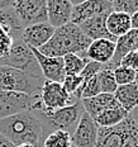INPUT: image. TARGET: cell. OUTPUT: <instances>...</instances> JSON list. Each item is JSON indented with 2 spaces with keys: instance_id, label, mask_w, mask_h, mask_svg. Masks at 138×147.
<instances>
[{
  "instance_id": "6da1fadb",
  "label": "cell",
  "mask_w": 138,
  "mask_h": 147,
  "mask_svg": "<svg viewBox=\"0 0 138 147\" xmlns=\"http://www.w3.org/2000/svg\"><path fill=\"white\" fill-rule=\"evenodd\" d=\"M0 133L14 146L29 143L34 147H43L46 138L41 119L33 110L0 119Z\"/></svg>"
},
{
  "instance_id": "7a4b0ae2",
  "label": "cell",
  "mask_w": 138,
  "mask_h": 147,
  "mask_svg": "<svg viewBox=\"0 0 138 147\" xmlns=\"http://www.w3.org/2000/svg\"><path fill=\"white\" fill-rule=\"evenodd\" d=\"M90 43L91 39L81 32L80 27L70 22L55 29L51 39L38 51L50 57H63L67 53L82 56Z\"/></svg>"
},
{
  "instance_id": "3957f363",
  "label": "cell",
  "mask_w": 138,
  "mask_h": 147,
  "mask_svg": "<svg viewBox=\"0 0 138 147\" xmlns=\"http://www.w3.org/2000/svg\"><path fill=\"white\" fill-rule=\"evenodd\" d=\"M95 147H138V125L128 115L114 127H99Z\"/></svg>"
},
{
  "instance_id": "277c9868",
  "label": "cell",
  "mask_w": 138,
  "mask_h": 147,
  "mask_svg": "<svg viewBox=\"0 0 138 147\" xmlns=\"http://www.w3.org/2000/svg\"><path fill=\"white\" fill-rule=\"evenodd\" d=\"M34 113L41 119L46 136L53 131H65V132L72 134L79 121L85 113V109L81 100H77L73 104L63 107V108L58 109L53 113H50V114H42L38 112Z\"/></svg>"
},
{
  "instance_id": "5b68a950",
  "label": "cell",
  "mask_w": 138,
  "mask_h": 147,
  "mask_svg": "<svg viewBox=\"0 0 138 147\" xmlns=\"http://www.w3.org/2000/svg\"><path fill=\"white\" fill-rule=\"evenodd\" d=\"M75 102H77V99L73 95H70L61 82L44 80L39 98L34 103L32 110L42 114H50L63 107L73 104Z\"/></svg>"
},
{
  "instance_id": "8992f818",
  "label": "cell",
  "mask_w": 138,
  "mask_h": 147,
  "mask_svg": "<svg viewBox=\"0 0 138 147\" xmlns=\"http://www.w3.org/2000/svg\"><path fill=\"white\" fill-rule=\"evenodd\" d=\"M43 82L44 79L34 78L20 70L0 65V90L39 95Z\"/></svg>"
},
{
  "instance_id": "52a82bcc",
  "label": "cell",
  "mask_w": 138,
  "mask_h": 147,
  "mask_svg": "<svg viewBox=\"0 0 138 147\" xmlns=\"http://www.w3.org/2000/svg\"><path fill=\"white\" fill-rule=\"evenodd\" d=\"M0 65L20 70V71L28 74L30 76H34V78L44 79L34 53L23 42L22 37L14 38L13 47L8 53V56H5L4 59H0Z\"/></svg>"
},
{
  "instance_id": "ba28073f",
  "label": "cell",
  "mask_w": 138,
  "mask_h": 147,
  "mask_svg": "<svg viewBox=\"0 0 138 147\" xmlns=\"http://www.w3.org/2000/svg\"><path fill=\"white\" fill-rule=\"evenodd\" d=\"M39 95L0 90V119L32 110Z\"/></svg>"
},
{
  "instance_id": "9c48e42d",
  "label": "cell",
  "mask_w": 138,
  "mask_h": 147,
  "mask_svg": "<svg viewBox=\"0 0 138 147\" xmlns=\"http://www.w3.org/2000/svg\"><path fill=\"white\" fill-rule=\"evenodd\" d=\"M13 8L23 27L48 22L46 0H14Z\"/></svg>"
},
{
  "instance_id": "30bf717a",
  "label": "cell",
  "mask_w": 138,
  "mask_h": 147,
  "mask_svg": "<svg viewBox=\"0 0 138 147\" xmlns=\"http://www.w3.org/2000/svg\"><path fill=\"white\" fill-rule=\"evenodd\" d=\"M112 11V3L105 0H86L79 5H73L70 22L79 26L98 15H109Z\"/></svg>"
},
{
  "instance_id": "8fae6325",
  "label": "cell",
  "mask_w": 138,
  "mask_h": 147,
  "mask_svg": "<svg viewBox=\"0 0 138 147\" xmlns=\"http://www.w3.org/2000/svg\"><path fill=\"white\" fill-rule=\"evenodd\" d=\"M98 132H99V125L85 112L71 134L72 145L75 147H95Z\"/></svg>"
},
{
  "instance_id": "7c38bea8",
  "label": "cell",
  "mask_w": 138,
  "mask_h": 147,
  "mask_svg": "<svg viewBox=\"0 0 138 147\" xmlns=\"http://www.w3.org/2000/svg\"><path fill=\"white\" fill-rule=\"evenodd\" d=\"M30 50L34 53L44 80L61 82L62 84L63 79L66 76L65 66H63V57H50L41 53L36 48H30Z\"/></svg>"
},
{
  "instance_id": "4fadbf2b",
  "label": "cell",
  "mask_w": 138,
  "mask_h": 147,
  "mask_svg": "<svg viewBox=\"0 0 138 147\" xmlns=\"http://www.w3.org/2000/svg\"><path fill=\"white\" fill-rule=\"evenodd\" d=\"M55 29L56 28L52 27L48 22L32 24V26L24 27L22 32V39L29 48L39 50L51 39V37L55 33Z\"/></svg>"
},
{
  "instance_id": "5bb4252c",
  "label": "cell",
  "mask_w": 138,
  "mask_h": 147,
  "mask_svg": "<svg viewBox=\"0 0 138 147\" xmlns=\"http://www.w3.org/2000/svg\"><path fill=\"white\" fill-rule=\"evenodd\" d=\"M115 52V42L112 39H95L91 41L90 46L88 47V50L85 51V53L82 55L84 57H86L88 60L94 61V62L102 63V65H108L112 61L113 56Z\"/></svg>"
},
{
  "instance_id": "9a60e30c",
  "label": "cell",
  "mask_w": 138,
  "mask_h": 147,
  "mask_svg": "<svg viewBox=\"0 0 138 147\" xmlns=\"http://www.w3.org/2000/svg\"><path fill=\"white\" fill-rule=\"evenodd\" d=\"M48 23L55 28L70 23L73 5L70 0H46Z\"/></svg>"
},
{
  "instance_id": "2e32d148",
  "label": "cell",
  "mask_w": 138,
  "mask_h": 147,
  "mask_svg": "<svg viewBox=\"0 0 138 147\" xmlns=\"http://www.w3.org/2000/svg\"><path fill=\"white\" fill-rule=\"evenodd\" d=\"M138 48V30L137 29H131L128 33H125L124 36L116 38L115 41V52L113 56L112 61L105 65L109 69L114 70L115 67L119 66L120 60L123 59L127 53H129L132 51H137Z\"/></svg>"
},
{
  "instance_id": "e0dca14e",
  "label": "cell",
  "mask_w": 138,
  "mask_h": 147,
  "mask_svg": "<svg viewBox=\"0 0 138 147\" xmlns=\"http://www.w3.org/2000/svg\"><path fill=\"white\" fill-rule=\"evenodd\" d=\"M106 17L108 15H98V17L82 22L81 24H79V27H80L81 32L86 37H89L91 41L106 38L115 42L116 38L110 34L108 28H106Z\"/></svg>"
},
{
  "instance_id": "ac0fdd59",
  "label": "cell",
  "mask_w": 138,
  "mask_h": 147,
  "mask_svg": "<svg viewBox=\"0 0 138 147\" xmlns=\"http://www.w3.org/2000/svg\"><path fill=\"white\" fill-rule=\"evenodd\" d=\"M81 103L84 105L85 112L93 119L96 118L104 110L113 108V107L119 104L116 102L114 94H106V93H100L96 96L88 98V99H81Z\"/></svg>"
},
{
  "instance_id": "d6986e66",
  "label": "cell",
  "mask_w": 138,
  "mask_h": 147,
  "mask_svg": "<svg viewBox=\"0 0 138 147\" xmlns=\"http://www.w3.org/2000/svg\"><path fill=\"white\" fill-rule=\"evenodd\" d=\"M114 96L119 105L125 112L131 113L134 108L138 107V86L136 82L127 85H119L115 90Z\"/></svg>"
},
{
  "instance_id": "ffe728a7",
  "label": "cell",
  "mask_w": 138,
  "mask_h": 147,
  "mask_svg": "<svg viewBox=\"0 0 138 147\" xmlns=\"http://www.w3.org/2000/svg\"><path fill=\"white\" fill-rule=\"evenodd\" d=\"M106 28L114 38L124 36L132 29L131 15L119 11H112L106 17Z\"/></svg>"
},
{
  "instance_id": "44dd1931",
  "label": "cell",
  "mask_w": 138,
  "mask_h": 147,
  "mask_svg": "<svg viewBox=\"0 0 138 147\" xmlns=\"http://www.w3.org/2000/svg\"><path fill=\"white\" fill-rule=\"evenodd\" d=\"M128 115H129V113L125 112V110L118 104V105L113 107V108L104 110V112L100 113L96 118H94V121L99 127L109 128V127H114V125L122 123Z\"/></svg>"
},
{
  "instance_id": "7402d4cb",
  "label": "cell",
  "mask_w": 138,
  "mask_h": 147,
  "mask_svg": "<svg viewBox=\"0 0 138 147\" xmlns=\"http://www.w3.org/2000/svg\"><path fill=\"white\" fill-rule=\"evenodd\" d=\"M0 24L7 27L11 32L14 38L22 37V32H23L24 27L13 7L4 9V10H0Z\"/></svg>"
},
{
  "instance_id": "603a6c76",
  "label": "cell",
  "mask_w": 138,
  "mask_h": 147,
  "mask_svg": "<svg viewBox=\"0 0 138 147\" xmlns=\"http://www.w3.org/2000/svg\"><path fill=\"white\" fill-rule=\"evenodd\" d=\"M88 59L77 53H67L63 56V66L66 75H80L88 63Z\"/></svg>"
},
{
  "instance_id": "cb8c5ba5",
  "label": "cell",
  "mask_w": 138,
  "mask_h": 147,
  "mask_svg": "<svg viewBox=\"0 0 138 147\" xmlns=\"http://www.w3.org/2000/svg\"><path fill=\"white\" fill-rule=\"evenodd\" d=\"M43 147H72L71 134L65 131H53L46 136Z\"/></svg>"
},
{
  "instance_id": "d4e9b609",
  "label": "cell",
  "mask_w": 138,
  "mask_h": 147,
  "mask_svg": "<svg viewBox=\"0 0 138 147\" xmlns=\"http://www.w3.org/2000/svg\"><path fill=\"white\" fill-rule=\"evenodd\" d=\"M98 79H99L102 93L114 94L115 90L118 89V84H116L114 78V71L112 69H109V67H106L105 65H104L102 71L98 74Z\"/></svg>"
},
{
  "instance_id": "484cf974",
  "label": "cell",
  "mask_w": 138,
  "mask_h": 147,
  "mask_svg": "<svg viewBox=\"0 0 138 147\" xmlns=\"http://www.w3.org/2000/svg\"><path fill=\"white\" fill-rule=\"evenodd\" d=\"M84 84L81 75H66L62 81V86L70 95H73L77 100L80 99V90Z\"/></svg>"
},
{
  "instance_id": "4316f807",
  "label": "cell",
  "mask_w": 138,
  "mask_h": 147,
  "mask_svg": "<svg viewBox=\"0 0 138 147\" xmlns=\"http://www.w3.org/2000/svg\"><path fill=\"white\" fill-rule=\"evenodd\" d=\"M113 71H114V78H115V81H116V84H118V86L119 85H127V84H132V82H136L138 72L129 69V67L119 65L118 67H115Z\"/></svg>"
},
{
  "instance_id": "83f0119b",
  "label": "cell",
  "mask_w": 138,
  "mask_h": 147,
  "mask_svg": "<svg viewBox=\"0 0 138 147\" xmlns=\"http://www.w3.org/2000/svg\"><path fill=\"white\" fill-rule=\"evenodd\" d=\"M14 43V37L7 27L0 24V59L8 56Z\"/></svg>"
},
{
  "instance_id": "f1b7e54d",
  "label": "cell",
  "mask_w": 138,
  "mask_h": 147,
  "mask_svg": "<svg viewBox=\"0 0 138 147\" xmlns=\"http://www.w3.org/2000/svg\"><path fill=\"white\" fill-rule=\"evenodd\" d=\"M112 9L113 11L132 15L138 11V0H114L112 3Z\"/></svg>"
},
{
  "instance_id": "f546056e",
  "label": "cell",
  "mask_w": 138,
  "mask_h": 147,
  "mask_svg": "<svg viewBox=\"0 0 138 147\" xmlns=\"http://www.w3.org/2000/svg\"><path fill=\"white\" fill-rule=\"evenodd\" d=\"M102 93V89H100L99 84V79L98 75L91 78L89 81H86L81 88V99H88V98H93L96 96Z\"/></svg>"
},
{
  "instance_id": "4dcf8cb0",
  "label": "cell",
  "mask_w": 138,
  "mask_h": 147,
  "mask_svg": "<svg viewBox=\"0 0 138 147\" xmlns=\"http://www.w3.org/2000/svg\"><path fill=\"white\" fill-rule=\"evenodd\" d=\"M103 67L104 65H102V63H98V62H94V61H90L89 60L88 61V63L85 65L84 67V70L81 71V78H82V80H84V84L86 81H89L91 78H94V76H96L98 74H99L100 71L103 70ZM82 84V85H84ZM82 88V86H81ZM80 99H81V90H80Z\"/></svg>"
},
{
  "instance_id": "1f68e13d",
  "label": "cell",
  "mask_w": 138,
  "mask_h": 147,
  "mask_svg": "<svg viewBox=\"0 0 138 147\" xmlns=\"http://www.w3.org/2000/svg\"><path fill=\"white\" fill-rule=\"evenodd\" d=\"M119 65L129 67V69L138 72V52L132 51V52H129V53H127L123 59L120 60V63H119Z\"/></svg>"
},
{
  "instance_id": "d6a6232c",
  "label": "cell",
  "mask_w": 138,
  "mask_h": 147,
  "mask_svg": "<svg viewBox=\"0 0 138 147\" xmlns=\"http://www.w3.org/2000/svg\"><path fill=\"white\" fill-rule=\"evenodd\" d=\"M0 147H15V146L7 138V137L3 136V134L0 133Z\"/></svg>"
},
{
  "instance_id": "836d02e7",
  "label": "cell",
  "mask_w": 138,
  "mask_h": 147,
  "mask_svg": "<svg viewBox=\"0 0 138 147\" xmlns=\"http://www.w3.org/2000/svg\"><path fill=\"white\" fill-rule=\"evenodd\" d=\"M14 4V0H0V10L11 8Z\"/></svg>"
},
{
  "instance_id": "e575fe53",
  "label": "cell",
  "mask_w": 138,
  "mask_h": 147,
  "mask_svg": "<svg viewBox=\"0 0 138 147\" xmlns=\"http://www.w3.org/2000/svg\"><path fill=\"white\" fill-rule=\"evenodd\" d=\"M131 24H132V29L138 30V11L131 15Z\"/></svg>"
},
{
  "instance_id": "d590c367",
  "label": "cell",
  "mask_w": 138,
  "mask_h": 147,
  "mask_svg": "<svg viewBox=\"0 0 138 147\" xmlns=\"http://www.w3.org/2000/svg\"><path fill=\"white\" fill-rule=\"evenodd\" d=\"M129 115H131V118L133 119L134 122H136V124L138 125V107H137V108H134L133 110H132V112L129 113Z\"/></svg>"
},
{
  "instance_id": "8d00e7d4",
  "label": "cell",
  "mask_w": 138,
  "mask_h": 147,
  "mask_svg": "<svg viewBox=\"0 0 138 147\" xmlns=\"http://www.w3.org/2000/svg\"><path fill=\"white\" fill-rule=\"evenodd\" d=\"M84 1H86V0H70V3H71L72 5H79V4H81V3H84Z\"/></svg>"
},
{
  "instance_id": "74e56055",
  "label": "cell",
  "mask_w": 138,
  "mask_h": 147,
  "mask_svg": "<svg viewBox=\"0 0 138 147\" xmlns=\"http://www.w3.org/2000/svg\"><path fill=\"white\" fill-rule=\"evenodd\" d=\"M15 147H34V146L29 145V143H23V145H18V146H15Z\"/></svg>"
},
{
  "instance_id": "f35d334b",
  "label": "cell",
  "mask_w": 138,
  "mask_h": 147,
  "mask_svg": "<svg viewBox=\"0 0 138 147\" xmlns=\"http://www.w3.org/2000/svg\"><path fill=\"white\" fill-rule=\"evenodd\" d=\"M136 84H137V86H138V74H137V79H136Z\"/></svg>"
},
{
  "instance_id": "ab89813d",
  "label": "cell",
  "mask_w": 138,
  "mask_h": 147,
  "mask_svg": "<svg viewBox=\"0 0 138 147\" xmlns=\"http://www.w3.org/2000/svg\"><path fill=\"white\" fill-rule=\"evenodd\" d=\"M105 1H109V3H113V1H114V0H105Z\"/></svg>"
},
{
  "instance_id": "60d3db41",
  "label": "cell",
  "mask_w": 138,
  "mask_h": 147,
  "mask_svg": "<svg viewBox=\"0 0 138 147\" xmlns=\"http://www.w3.org/2000/svg\"><path fill=\"white\" fill-rule=\"evenodd\" d=\"M137 52H138V48H137Z\"/></svg>"
},
{
  "instance_id": "b9f144b4",
  "label": "cell",
  "mask_w": 138,
  "mask_h": 147,
  "mask_svg": "<svg viewBox=\"0 0 138 147\" xmlns=\"http://www.w3.org/2000/svg\"><path fill=\"white\" fill-rule=\"evenodd\" d=\"M72 147H75V146H73V145H72Z\"/></svg>"
}]
</instances>
